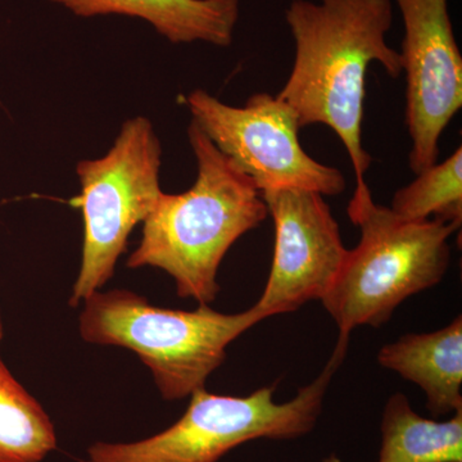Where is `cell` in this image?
<instances>
[{
    "mask_svg": "<svg viewBox=\"0 0 462 462\" xmlns=\"http://www.w3.org/2000/svg\"><path fill=\"white\" fill-rule=\"evenodd\" d=\"M285 20L296 44L293 69L278 98L297 115L300 129L327 125L345 145L356 176L352 202L370 199L363 145L366 74L379 63L392 78L402 74L389 47L392 0H293Z\"/></svg>",
    "mask_w": 462,
    "mask_h": 462,
    "instance_id": "1",
    "label": "cell"
},
{
    "mask_svg": "<svg viewBox=\"0 0 462 462\" xmlns=\"http://www.w3.org/2000/svg\"><path fill=\"white\" fill-rule=\"evenodd\" d=\"M188 138L197 160L196 181L184 193L161 194L127 267L163 270L179 297L209 305L220 291L217 273L224 257L269 211L256 185L193 121Z\"/></svg>",
    "mask_w": 462,
    "mask_h": 462,
    "instance_id": "2",
    "label": "cell"
},
{
    "mask_svg": "<svg viewBox=\"0 0 462 462\" xmlns=\"http://www.w3.org/2000/svg\"><path fill=\"white\" fill-rule=\"evenodd\" d=\"M348 217L360 243L321 300L346 338L364 325L382 327L404 300L439 284L451 261L448 240L460 229L439 218L404 221L373 197L349 202Z\"/></svg>",
    "mask_w": 462,
    "mask_h": 462,
    "instance_id": "3",
    "label": "cell"
},
{
    "mask_svg": "<svg viewBox=\"0 0 462 462\" xmlns=\"http://www.w3.org/2000/svg\"><path fill=\"white\" fill-rule=\"evenodd\" d=\"M261 322L254 307L221 314L209 305L194 311L161 309L126 289L94 291L79 320L81 338L138 355L166 401L190 397L224 364L226 348Z\"/></svg>",
    "mask_w": 462,
    "mask_h": 462,
    "instance_id": "4",
    "label": "cell"
},
{
    "mask_svg": "<svg viewBox=\"0 0 462 462\" xmlns=\"http://www.w3.org/2000/svg\"><path fill=\"white\" fill-rule=\"evenodd\" d=\"M348 345L349 338L339 337L318 378L287 402H276L275 387L260 388L245 397L199 389L184 415L166 430L138 442L93 443L85 462H217L252 440L305 437L320 419L328 388L345 363Z\"/></svg>",
    "mask_w": 462,
    "mask_h": 462,
    "instance_id": "5",
    "label": "cell"
},
{
    "mask_svg": "<svg viewBox=\"0 0 462 462\" xmlns=\"http://www.w3.org/2000/svg\"><path fill=\"white\" fill-rule=\"evenodd\" d=\"M161 163L153 125L138 116L125 121L105 156L76 166L81 191L74 203L83 212L84 242L69 306L78 307L114 278L134 227L144 223L163 193Z\"/></svg>",
    "mask_w": 462,
    "mask_h": 462,
    "instance_id": "6",
    "label": "cell"
},
{
    "mask_svg": "<svg viewBox=\"0 0 462 462\" xmlns=\"http://www.w3.org/2000/svg\"><path fill=\"white\" fill-rule=\"evenodd\" d=\"M193 123L258 190L305 189L336 197L346 190L340 170L307 154L298 139L297 115L269 93L254 94L245 107L225 105L202 89L185 98Z\"/></svg>",
    "mask_w": 462,
    "mask_h": 462,
    "instance_id": "7",
    "label": "cell"
},
{
    "mask_svg": "<svg viewBox=\"0 0 462 462\" xmlns=\"http://www.w3.org/2000/svg\"><path fill=\"white\" fill-rule=\"evenodd\" d=\"M402 16L400 53L406 75L404 121L415 175L437 163L439 141L462 107V56L448 0H392Z\"/></svg>",
    "mask_w": 462,
    "mask_h": 462,
    "instance_id": "8",
    "label": "cell"
},
{
    "mask_svg": "<svg viewBox=\"0 0 462 462\" xmlns=\"http://www.w3.org/2000/svg\"><path fill=\"white\" fill-rule=\"evenodd\" d=\"M261 194L275 225L272 270L263 293L252 306L263 321L327 296L348 249L320 193L278 189Z\"/></svg>",
    "mask_w": 462,
    "mask_h": 462,
    "instance_id": "9",
    "label": "cell"
},
{
    "mask_svg": "<svg viewBox=\"0 0 462 462\" xmlns=\"http://www.w3.org/2000/svg\"><path fill=\"white\" fill-rule=\"evenodd\" d=\"M79 17L120 14L147 21L173 44L203 42L229 47L240 0H51Z\"/></svg>",
    "mask_w": 462,
    "mask_h": 462,
    "instance_id": "10",
    "label": "cell"
},
{
    "mask_svg": "<svg viewBox=\"0 0 462 462\" xmlns=\"http://www.w3.org/2000/svg\"><path fill=\"white\" fill-rule=\"evenodd\" d=\"M378 363L418 385L427 397L433 418L462 410V319L442 329L407 334L383 346Z\"/></svg>",
    "mask_w": 462,
    "mask_h": 462,
    "instance_id": "11",
    "label": "cell"
},
{
    "mask_svg": "<svg viewBox=\"0 0 462 462\" xmlns=\"http://www.w3.org/2000/svg\"><path fill=\"white\" fill-rule=\"evenodd\" d=\"M378 462H462V410L448 420L422 418L404 394H392L382 418Z\"/></svg>",
    "mask_w": 462,
    "mask_h": 462,
    "instance_id": "12",
    "label": "cell"
},
{
    "mask_svg": "<svg viewBox=\"0 0 462 462\" xmlns=\"http://www.w3.org/2000/svg\"><path fill=\"white\" fill-rule=\"evenodd\" d=\"M56 447L50 416L0 357V462H41Z\"/></svg>",
    "mask_w": 462,
    "mask_h": 462,
    "instance_id": "13",
    "label": "cell"
},
{
    "mask_svg": "<svg viewBox=\"0 0 462 462\" xmlns=\"http://www.w3.org/2000/svg\"><path fill=\"white\" fill-rule=\"evenodd\" d=\"M391 211L404 221L434 218L461 227L462 148L445 162L434 163L418 173L415 180L394 193Z\"/></svg>",
    "mask_w": 462,
    "mask_h": 462,
    "instance_id": "14",
    "label": "cell"
},
{
    "mask_svg": "<svg viewBox=\"0 0 462 462\" xmlns=\"http://www.w3.org/2000/svg\"><path fill=\"white\" fill-rule=\"evenodd\" d=\"M321 462H342L340 460V457L338 455L331 454L329 456H327V457L324 458Z\"/></svg>",
    "mask_w": 462,
    "mask_h": 462,
    "instance_id": "15",
    "label": "cell"
},
{
    "mask_svg": "<svg viewBox=\"0 0 462 462\" xmlns=\"http://www.w3.org/2000/svg\"><path fill=\"white\" fill-rule=\"evenodd\" d=\"M3 338V322H2V315H0V342H2Z\"/></svg>",
    "mask_w": 462,
    "mask_h": 462,
    "instance_id": "16",
    "label": "cell"
}]
</instances>
